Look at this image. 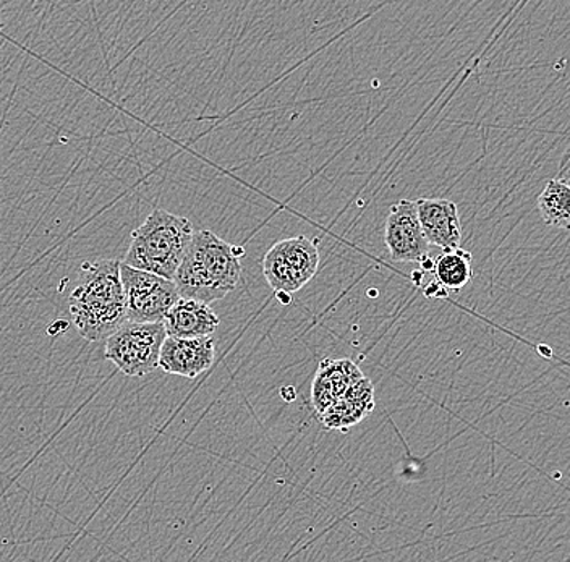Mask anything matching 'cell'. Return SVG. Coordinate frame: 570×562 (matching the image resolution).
<instances>
[{
	"mask_svg": "<svg viewBox=\"0 0 570 562\" xmlns=\"http://www.w3.org/2000/svg\"><path fill=\"white\" fill-rule=\"evenodd\" d=\"M244 255V248L223 240L212 230H198L173 277L178 295L205 304L226 297L240 283Z\"/></svg>",
	"mask_w": 570,
	"mask_h": 562,
	"instance_id": "1",
	"label": "cell"
},
{
	"mask_svg": "<svg viewBox=\"0 0 570 562\" xmlns=\"http://www.w3.org/2000/svg\"><path fill=\"white\" fill-rule=\"evenodd\" d=\"M71 319L88 343H101L125 322V294L120 262L83 263L81 279L69 297Z\"/></svg>",
	"mask_w": 570,
	"mask_h": 562,
	"instance_id": "2",
	"label": "cell"
},
{
	"mask_svg": "<svg viewBox=\"0 0 570 562\" xmlns=\"http://www.w3.org/2000/svg\"><path fill=\"white\" fill-rule=\"evenodd\" d=\"M195 229L190 219L166 209H155L141 226L131 233L125 265L173 279Z\"/></svg>",
	"mask_w": 570,
	"mask_h": 562,
	"instance_id": "3",
	"label": "cell"
},
{
	"mask_svg": "<svg viewBox=\"0 0 570 562\" xmlns=\"http://www.w3.org/2000/svg\"><path fill=\"white\" fill-rule=\"evenodd\" d=\"M167 334L163 322L125 319L105 341V357L130 378H141L159 368V354Z\"/></svg>",
	"mask_w": 570,
	"mask_h": 562,
	"instance_id": "4",
	"label": "cell"
},
{
	"mask_svg": "<svg viewBox=\"0 0 570 562\" xmlns=\"http://www.w3.org/2000/svg\"><path fill=\"white\" fill-rule=\"evenodd\" d=\"M316 241L298 236L285 238L269 248L263 258V273L271 289L295 294L318 273Z\"/></svg>",
	"mask_w": 570,
	"mask_h": 562,
	"instance_id": "5",
	"label": "cell"
},
{
	"mask_svg": "<svg viewBox=\"0 0 570 562\" xmlns=\"http://www.w3.org/2000/svg\"><path fill=\"white\" fill-rule=\"evenodd\" d=\"M120 280L125 294V318L130 322H163L180 297L173 279L131 268L125 263H120Z\"/></svg>",
	"mask_w": 570,
	"mask_h": 562,
	"instance_id": "6",
	"label": "cell"
},
{
	"mask_svg": "<svg viewBox=\"0 0 570 562\" xmlns=\"http://www.w3.org/2000/svg\"><path fill=\"white\" fill-rule=\"evenodd\" d=\"M384 241L394 262L422 263L430 258V244L420 226L415 201L401 200L391 206Z\"/></svg>",
	"mask_w": 570,
	"mask_h": 562,
	"instance_id": "7",
	"label": "cell"
},
{
	"mask_svg": "<svg viewBox=\"0 0 570 562\" xmlns=\"http://www.w3.org/2000/svg\"><path fill=\"white\" fill-rule=\"evenodd\" d=\"M216 357V347L212 336L170 337L164 339L159 354V368L170 375L195 379L208 372Z\"/></svg>",
	"mask_w": 570,
	"mask_h": 562,
	"instance_id": "8",
	"label": "cell"
},
{
	"mask_svg": "<svg viewBox=\"0 0 570 562\" xmlns=\"http://www.w3.org/2000/svg\"><path fill=\"white\" fill-rule=\"evenodd\" d=\"M415 205L428 244L436 245L443 250L461 247V216L454 201L444 198H419Z\"/></svg>",
	"mask_w": 570,
	"mask_h": 562,
	"instance_id": "9",
	"label": "cell"
},
{
	"mask_svg": "<svg viewBox=\"0 0 570 562\" xmlns=\"http://www.w3.org/2000/svg\"><path fill=\"white\" fill-rule=\"evenodd\" d=\"M163 325L167 336L190 339L212 336L219 327L220 319L212 305L194 298L178 297L176 304L164 316Z\"/></svg>",
	"mask_w": 570,
	"mask_h": 562,
	"instance_id": "10",
	"label": "cell"
},
{
	"mask_svg": "<svg viewBox=\"0 0 570 562\" xmlns=\"http://www.w3.org/2000/svg\"><path fill=\"white\" fill-rule=\"evenodd\" d=\"M372 408L373 386L370 379L362 378L345 391L344 397H338L321 414L327 428L345 430L358 423Z\"/></svg>",
	"mask_w": 570,
	"mask_h": 562,
	"instance_id": "11",
	"label": "cell"
},
{
	"mask_svg": "<svg viewBox=\"0 0 570 562\" xmlns=\"http://www.w3.org/2000/svg\"><path fill=\"white\" fill-rule=\"evenodd\" d=\"M358 366L348 361H324L321 362L315 386H313V401L316 408L323 412L334 401L344 396L345 391L352 384L362 379Z\"/></svg>",
	"mask_w": 570,
	"mask_h": 562,
	"instance_id": "12",
	"label": "cell"
},
{
	"mask_svg": "<svg viewBox=\"0 0 570 562\" xmlns=\"http://www.w3.org/2000/svg\"><path fill=\"white\" fill-rule=\"evenodd\" d=\"M433 272L445 290H462L473 277L472 254L461 247L444 250L434 262Z\"/></svg>",
	"mask_w": 570,
	"mask_h": 562,
	"instance_id": "13",
	"label": "cell"
},
{
	"mask_svg": "<svg viewBox=\"0 0 570 562\" xmlns=\"http://www.w3.org/2000/svg\"><path fill=\"white\" fill-rule=\"evenodd\" d=\"M538 211L548 226L569 229L570 223V187L568 180L548 181L538 197Z\"/></svg>",
	"mask_w": 570,
	"mask_h": 562,
	"instance_id": "14",
	"label": "cell"
},
{
	"mask_svg": "<svg viewBox=\"0 0 570 562\" xmlns=\"http://www.w3.org/2000/svg\"><path fill=\"white\" fill-rule=\"evenodd\" d=\"M425 294L428 297L441 298L448 295V290H445L438 280H434V283L428 284V287H425Z\"/></svg>",
	"mask_w": 570,
	"mask_h": 562,
	"instance_id": "15",
	"label": "cell"
},
{
	"mask_svg": "<svg viewBox=\"0 0 570 562\" xmlns=\"http://www.w3.org/2000/svg\"><path fill=\"white\" fill-rule=\"evenodd\" d=\"M281 393H283L284 400H287V401H294L295 400V390H294V387H283V391H281Z\"/></svg>",
	"mask_w": 570,
	"mask_h": 562,
	"instance_id": "16",
	"label": "cell"
}]
</instances>
